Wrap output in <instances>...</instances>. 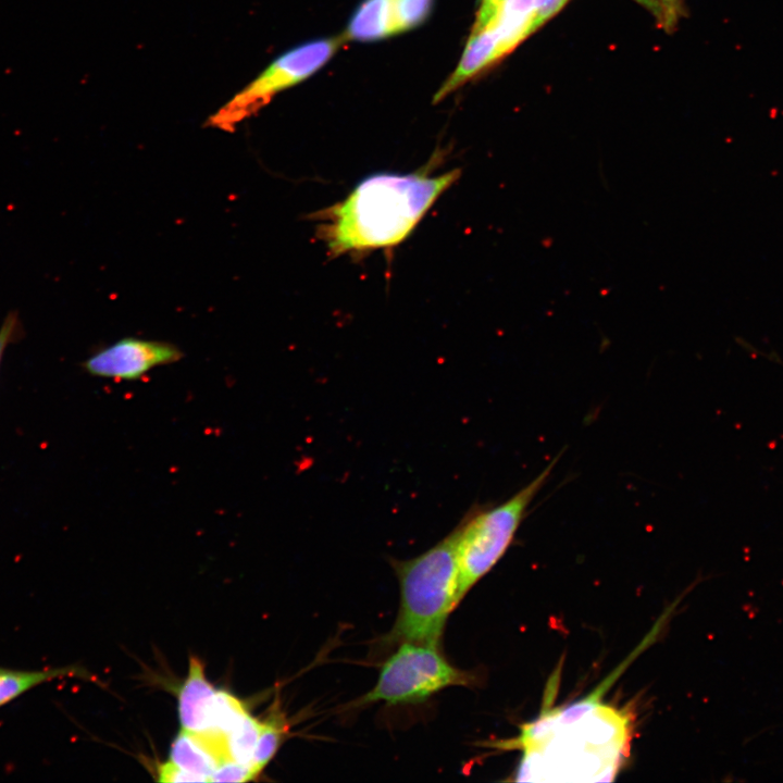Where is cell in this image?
Wrapping results in <instances>:
<instances>
[{"label": "cell", "mask_w": 783, "mask_h": 783, "mask_svg": "<svg viewBox=\"0 0 783 783\" xmlns=\"http://www.w3.org/2000/svg\"><path fill=\"white\" fill-rule=\"evenodd\" d=\"M395 34L393 0H364L351 17L346 37L373 41Z\"/></svg>", "instance_id": "12"}, {"label": "cell", "mask_w": 783, "mask_h": 783, "mask_svg": "<svg viewBox=\"0 0 783 783\" xmlns=\"http://www.w3.org/2000/svg\"><path fill=\"white\" fill-rule=\"evenodd\" d=\"M433 0H393L396 33H402L422 24L432 8Z\"/></svg>", "instance_id": "17"}, {"label": "cell", "mask_w": 783, "mask_h": 783, "mask_svg": "<svg viewBox=\"0 0 783 783\" xmlns=\"http://www.w3.org/2000/svg\"><path fill=\"white\" fill-rule=\"evenodd\" d=\"M170 760L182 769L209 779L224 760L221 743L208 733H191L182 729L170 749Z\"/></svg>", "instance_id": "10"}, {"label": "cell", "mask_w": 783, "mask_h": 783, "mask_svg": "<svg viewBox=\"0 0 783 783\" xmlns=\"http://www.w3.org/2000/svg\"><path fill=\"white\" fill-rule=\"evenodd\" d=\"M627 666L604 679L594 691L571 704L545 706L519 734L493 747L518 749L520 782L613 781L629 758L634 717L627 708L604 700V694Z\"/></svg>", "instance_id": "1"}, {"label": "cell", "mask_w": 783, "mask_h": 783, "mask_svg": "<svg viewBox=\"0 0 783 783\" xmlns=\"http://www.w3.org/2000/svg\"><path fill=\"white\" fill-rule=\"evenodd\" d=\"M504 55L499 39L490 26L471 34L458 66L434 95V102L444 99Z\"/></svg>", "instance_id": "8"}, {"label": "cell", "mask_w": 783, "mask_h": 783, "mask_svg": "<svg viewBox=\"0 0 783 783\" xmlns=\"http://www.w3.org/2000/svg\"><path fill=\"white\" fill-rule=\"evenodd\" d=\"M78 673L73 667L25 670L0 666V707L41 684Z\"/></svg>", "instance_id": "13"}, {"label": "cell", "mask_w": 783, "mask_h": 783, "mask_svg": "<svg viewBox=\"0 0 783 783\" xmlns=\"http://www.w3.org/2000/svg\"><path fill=\"white\" fill-rule=\"evenodd\" d=\"M458 525L440 542L408 560H393L400 605L393 642L439 647L446 621L459 605Z\"/></svg>", "instance_id": "3"}, {"label": "cell", "mask_w": 783, "mask_h": 783, "mask_svg": "<svg viewBox=\"0 0 783 783\" xmlns=\"http://www.w3.org/2000/svg\"><path fill=\"white\" fill-rule=\"evenodd\" d=\"M259 772L252 766H246L234 760H224L217 765L210 782H248L253 780Z\"/></svg>", "instance_id": "18"}, {"label": "cell", "mask_w": 783, "mask_h": 783, "mask_svg": "<svg viewBox=\"0 0 783 783\" xmlns=\"http://www.w3.org/2000/svg\"><path fill=\"white\" fill-rule=\"evenodd\" d=\"M344 42L343 37L312 40L272 61L254 79L211 114L204 126L233 133L268 105L278 92L307 79L321 69Z\"/></svg>", "instance_id": "6"}, {"label": "cell", "mask_w": 783, "mask_h": 783, "mask_svg": "<svg viewBox=\"0 0 783 783\" xmlns=\"http://www.w3.org/2000/svg\"><path fill=\"white\" fill-rule=\"evenodd\" d=\"M560 455L505 501L495 506H473L462 518L458 524L457 544L459 604L511 546L530 506L549 480Z\"/></svg>", "instance_id": "4"}, {"label": "cell", "mask_w": 783, "mask_h": 783, "mask_svg": "<svg viewBox=\"0 0 783 783\" xmlns=\"http://www.w3.org/2000/svg\"><path fill=\"white\" fill-rule=\"evenodd\" d=\"M502 0H481L477 16L471 34L485 28L495 16Z\"/></svg>", "instance_id": "22"}, {"label": "cell", "mask_w": 783, "mask_h": 783, "mask_svg": "<svg viewBox=\"0 0 783 783\" xmlns=\"http://www.w3.org/2000/svg\"><path fill=\"white\" fill-rule=\"evenodd\" d=\"M287 722L281 712H276L261 722L258 743L253 755V768L260 773L278 750L285 734Z\"/></svg>", "instance_id": "16"}, {"label": "cell", "mask_w": 783, "mask_h": 783, "mask_svg": "<svg viewBox=\"0 0 783 783\" xmlns=\"http://www.w3.org/2000/svg\"><path fill=\"white\" fill-rule=\"evenodd\" d=\"M569 0H535L537 15L536 29L557 14Z\"/></svg>", "instance_id": "23"}, {"label": "cell", "mask_w": 783, "mask_h": 783, "mask_svg": "<svg viewBox=\"0 0 783 783\" xmlns=\"http://www.w3.org/2000/svg\"><path fill=\"white\" fill-rule=\"evenodd\" d=\"M215 692L204 674L202 661L190 657L188 674L178 693V717L183 730L207 732L209 706Z\"/></svg>", "instance_id": "9"}, {"label": "cell", "mask_w": 783, "mask_h": 783, "mask_svg": "<svg viewBox=\"0 0 783 783\" xmlns=\"http://www.w3.org/2000/svg\"><path fill=\"white\" fill-rule=\"evenodd\" d=\"M535 0H502L487 26L497 35L505 54L536 29Z\"/></svg>", "instance_id": "11"}, {"label": "cell", "mask_w": 783, "mask_h": 783, "mask_svg": "<svg viewBox=\"0 0 783 783\" xmlns=\"http://www.w3.org/2000/svg\"><path fill=\"white\" fill-rule=\"evenodd\" d=\"M646 10H648L660 23L662 20V11L659 0H634Z\"/></svg>", "instance_id": "24"}, {"label": "cell", "mask_w": 783, "mask_h": 783, "mask_svg": "<svg viewBox=\"0 0 783 783\" xmlns=\"http://www.w3.org/2000/svg\"><path fill=\"white\" fill-rule=\"evenodd\" d=\"M261 722L249 713L225 735V745L229 760L252 766Z\"/></svg>", "instance_id": "15"}, {"label": "cell", "mask_w": 783, "mask_h": 783, "mask_svg": "<svg viewBox=\"0 0 783 783\" xmlns=\"http://www.w3.org/2000/svg\"><path fill=\"white\" fill-rule=\"evenodd\" d=\"M476 679L472 672L452 666L439 647L403 642L383 663L373 688L355 706L421 704L447 687L471 686Z\"/></svg>", "instance_id": "5"}, {"label": "cell", "mask_w": 783, "mask_h": 783, "mask_svg": "<svg viewBox=\"0 0 783 783\" xmlns=\"http://www.w3.org/2000/svg\"><path fill=\"white\" fill-rule=\"evenodd\" d=\"M662 11L661 26L671 32L678 24L682 13L681 0H659Z\"/></svg>", "instance_id": "21"}, {"label": "cell", "mask_w": 783, "mask_h": 783, "mask_svg": "<svg viewBox=\"0 0 783 783\" xmlns=\"http://www.w3.org/2000/svg\"><path fill=\"white\" fill-rule=\"evenodd\" d=\"M460 176L427 171L368 176L340 202L314 214L331 256L361 253L401 243L438 197Z\"/></svg>", "instance_id": "2"}, {"label": "cell", "mask_w": 783, "mask_h": 783, "mask_svg": "<svg viewBox=\"0 0 783 783\" xmlns=\"http://www.w3.org/2000/svg\"><path fill=\"white\" fill-rule=\"evenodd\" d=\"M22 323L17 311H10L0 326V364L7 347L22 334Z\"/></svg>", "instance_id": "20"}, {"label": "cell", "mask_w": 783, "mask_h": 783, "mask_svg": "<svg viewBox=\"0 0 783 783\" xmlns=\"http://www.w3.org/2000/svg\"><path fill=\"white\" fill-rule=\"evenodd\" d=\"M183 356L169 341L129 336L97 350L82 366L92 376L136 381L157 366L179 361Z\"/></svg>", "instance_id": "7"}, {"label": "cell", "mask_w": 783, "mask_h": 783, "mask_svg": "<svg viewBox=\"0 0 783 783\" xmlns=\"http://www.w3.org/2000/svg\"><path fill=\"white\" fill-rule=\"evenodd\" d=\"M158 781L164 783L209 782V779L186 771L170 760L158 767Z\"/></svg>", "instance_id": "19"}, {"label": "cell", "mask_w": 783, "mask_h": 783, "mask_svg": "<svg viewBox=\"0 0 783 783\" xmlns=\"http://www.w3.org/2000/svg\"><path fill=\"white\" fill-rule=\"evenodd\" d=\"M248 713L238 698L228 692L216 691L209 706L207 732L226 735Z\"/></svg>", "instance_id": "14"}]
</instances>
